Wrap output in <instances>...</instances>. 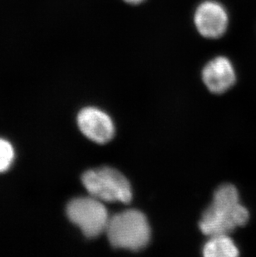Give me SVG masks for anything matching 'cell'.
<instances>
[{"label":"cell","mask_w":256,"mask_h":257,"mask_svg":"<svg viewBox=\"0 0 256 257\" xmlns=\"http://www.w3.org/2000/svg\"><path fill=\"white\" fill-rule=\"evenodd\" d=\"M202 79L210 92L221 94L234 85L236 73L229 58L218 56L209 61L204 67Z\"/></svg>","instance_id":"7"},{"label":"cell","mask_w":256,"mask_h":257,"mask_svg":"<svg viewBox=\"0 0 256 257\" xmlns=\"http://www.w3.org/2000/svg\"><path fill=\"white\" fill-rule=\"evenodd\" d=\"M15 158V151L10 142L0 138V173L7 171Z\"/></svg>","instance_id":"9"},{"label":"cell","mask_w":256,"mask_h":257,"mask_svg":"<svg viewBox=\"0 0 256 257\" xmlns=\"http://www.w3.org/2000/svg\"><path fill=\"white\" fill-rule=\"evenodd\" d=\"M210 237L203 248L205 256L235 257L239 255V249L229 235H216Z\"/></svg>","instance_id":"8"},{"label":"cell","mask_w":256,"mask_h":257,"mask_svg":"<svg viewBox=\"0 0 256 257\" xmlns=\"http://www.w3.org/2000/svg\"><path fill=\"white\" fill-rule=\"evenodd\" d=\"M106 233L114 248L132 251L143 250L151 237L148 219L143 212L134 209L121 211L110 217Z\"/></svg>","instance_id":"2"},{"label":"cell","mask_w":256,"mask_h":257,"mask_svg":"<svg viewBox=\"0 0 256 257\" xmlns=\"http://www.w3.org/2000/svg\"><path fill=\"white\" fill-rule=\"evenodd\" d=\"M77 125L85 136L100 144L111 141L115 134V126L111 117L96 107L81 110L77 116Z\"/></svg>","instance_id":"6"},{"label":"cell","mask_w":256,"mask_h":257,"mask_svg":"<svg viewBox=\"0 0 256 257\" xmlns=\"http://www.w3.org/2000/svg\"><path fill=\"white\" fill-rule=\"evenodd\" d=\"M124 1L128 4H131V5H138V4L143 3L144 0H124Z\"/></svg>","instance_id":"10"},{"label":"cell","mask_w":256,"mask_h":257,"mask_svg":"<svg viewBox=\"0 0 256 257\" xmlns=\"http://www.w3.org/2000/svg\"><path fill=\"white\" fill-rule=\"evenodd\" d=\"M82 184L90 196L106 202H130L133 197L130 183L115 168L103 167L84 172Z\"/></svg>","instance_id":"3"},{"label":"cell","mask_w":256,"mask_h":257,"mask_svg":"<svg viewBox=\"0 0 256 257\" xmlns=\"http://www.w3.org/2000/svg\"><path fill=\"white\" fill-rule=\"evenodd\" d=\"M194 23L201 36L218 39L229 26V15L225 6L216 0H205L196 8Z\"/></svg>","instance_id":"5"},{"label":"cell","mask_w":256,"mask_h":257,"mask_svg":"<svg viewBox=\"0 0 256 257\" xmlns=\"http://www.w3.org/2000/svg\"><path fill=\"white\" fill-rule=\"evenodd\" d=\"M102 202L90 196L72 200L67 206L68 219L89 239L106 232L110 216Z\"/></svg>","instance_id":"4"},{"label":"cell","mask_w":256,"mask_h":257,"mask_svg":"<svg viewBox=\"0 0 256 257\" xmlns=\"http://www.w3.org/2000/svg\"><path fill=\"white\" fill-rule=\"evenodd\" d=\"M249 219V211L240 203L236 187L224 184L214 193L212 202L204 211L199 226L208 236L229 235L238 227L246 225Z\"/></svg>","instance_id":"1"}]
</instances>
